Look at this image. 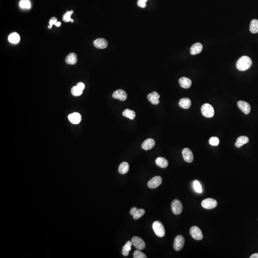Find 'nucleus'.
Listing matches in <instances>:
<instances>
[{
    "instance_id": "obj_11",
    "label": "nucleus",
    "mask_w": 258,
    "mask_h": 258,
    "mask_svg": "<svg viewBox=\"0 0 258 258\" xmlns=\"http://www.w3.org/2000/svg\"><path fill=\"white\" fill-rule=\"evenodd\" d=\"M182 155L184 160L187 163H191L194 159V155L192 151L189 148H184L182 151Z\"/></svg>"
},
{
    "instance_id": "obj_33",
    "label": "nucleus",
    "mask_w": 258,
    "mask_h": 258,
    "mask_svg": "<svg viewBox=\"0 0 258 258\" xmlns=\"http://www.w3.org/2000/svg\"><path fill=\"white\" fill-rule=\"evenodd\" d=\"M193 185H194V189L196 192L199 193L202 192V187L198 181H195Z\"/></svg>"
},
{
    "instance_id": "obj_3",
    "label": "nucleus",
    "mask_w": 258,
    "mask_h": 258,
    "mask_svg": "<svg viewBox=\"0 0 258 258\" xmlns=\"http://www.w3.org/2000/svg\"><path fill=\"white\" fill-rule=\"evenodd\" d=\"M201 113L204 117L206 118H212L214 115V110L212 105L208 103L203 104L201 107Z\"/></svg>"
},
{
    "instance_id": "obj_18",
    "label": "nucleus",
    "mask_w": 258,
    "mask_h": 258,
    "mask_svg": "<svg viewBox=\"0 0 258 258\" xmlns=\"http://www.w3.org/2000/svg\"><path fill=\"white\" fill-rule=\"evenodd\" d=\"M202 49H203V46L201 43H195L191 47L190 54L192 55L198 54L202 52Z\"/></svg>"
},
{
    "instance_id": "obj_24",
    "label": "nucleus",
    "mask_w": 258,
    "mask_h": 258,
    "mask_svg": "<svg viewBox=\"0 0 258 258\" xmlns=\"http://www.w3.org/2000/svg\"><path fill=\"white\" fill-rule=\"evenodd\" d=\"M133 245V243L132 241H128L124 246L123 247V250H122V254L124 256H127L129 254V252L131 250V247Z\"/></svg>"
},
{
    "instance_id": "obj_37",
    "label": "nucleus",
    "mask_w": 258,
    "mask_h": 258,
    "mask_svg": "<svg viewBox=\"0 0 258 258\" xmlns=\"http://www.w3.org/2000/svg\"><path fill=\"white\" fill-rule=\"evenodd\" d=\"M77 86H78V87H79L80 89H81L82 90H84L85 88V84H84L83 82L78 83Z\"/></svg>"
},
{
    "instance_id": "obj_32",
    "label": "nucleus",
    "mask_w": 258,
    "mask_h": 258,
    "mask_svg": "<svg viewBox=\"0 0 258 258\" xmlns=\"http://www.w3.org/2000/svg\"><path fill=\"white\" fill-rule=\"evenodd\" d=\"M134 258H146L147 256L143 252H141L140 250H136L134 253Z\"/></svg>"
},
{
    "instance_id": "obj_22",
    "label": "nucleus",
    "mask_w": 258,
    "mask_h": 258,
    "mask_svg": "<svg viewBox=\"0 0 258 258\" xmlns=\"http://www.w3.org/2000/svg\"><path fill=\"white\" fill-rule=\"evenodd\" d=\"M78 61V57L77 55L74 53H71L66 56V63L70 65H75Z\"/></svg>"
},
{
    "instance_id": "obj_39",
    "label": "nucleus",
    "mask_w": 258,
    "mask_h": 258,
    "mask_svg": "<svg viewBox=\"0 0 258 258\" xmlns=\"http://www.w3.org/2000/svg\"><path fill=\"white\" fill-rule=\"evenodd\" d=\"M61 22H56V24L55 26L57 27H59L61 26Z\"/></svg>"
},
{
    "instance_id": "obj_5",
    "label": "nucleus",
    "mask_w": 258,
    "mask_h": 258,
    "mask_svg": "<svg viewBox=\"0 0 258 258\" xmlns=\"http://www.w3.org/2000/svg\"><path fill=\"white\" fill-rule=\"evenodd\" d=\"M190 234L193 239L197 241H200L203 238L201 230L197 226H193L191 227L190 230Z\"/></svg>"
},
{
    "instance_id": "obj_21",
    "label": "nucleus",
    "mask_w": 258,
    "mask_h": 258,
    "mask_svg": "<svg viewBox=\"0 0 258 258\" xmlns=\"http://www.w3.org/2000/svg\"><path fill=\"white\" fill-rule=\"evenodd\" d=\"M249 141V139L248 137L246 136H241L237 138V141L235 144L237 148H240L245 144H247Z\"/></svg>"
},
{
    "instance_id": "obj_36",
    "label": "nucleus",
    "mask_w": 258,
    "mask_h": 258,
    "mask_svg": "<svg viewBox=\"0 0 258 258\" xmlns=\"http://www.w3.org/2000/svg\"><path fill=\"white\" fill-rule=\"evenodd\" d=\"M57 22V20L56 18L52 17V18L50 19V21H49V26L48 27V28H51L52 27V25H55Z\"/></svg>"
},
{
    "instance_id": "obj_1",
    "label": "nucleus",
    "mask_w": 258,
    "mask_h": 258,
    "mask_svg": "<svg viewBox=\"0 0 258 258\" xmlns=\"http://www.w3.org/2000/svg\"><path fill=\"white\" fill-rule=\"evenodd\" d=\"M252 65V61L250 57L248 56H242L237 61L236 64L237 68L240 71H243L250 69Z\"/></svg>"
},
{
    "instance_id": "obj_29",
    "label": "nucleus",
    "mask_w": 258,
    "mask_h": 258,
    "mask_svg": "<svg viewBox=\"0 0 258 258\" xmlns=\"http://www.w3.org/2000/svg\"><path fill=\"white\" fill-rule=\"evenodd\" d=\"M83 90L80 89L78 86H74L71 89V93L72 95L76 97L81 96L83 94Z\"/></svg>"
},
{
    "instance_id": "obj_23",
    "label": "nucleus",
    "mask_w": 258,
    "mask_h": 258,
    "mask_svg": "<svg viewBox=\"0 0 258 258\" xmlns=\"http://www.w3.org/2000/svg\"><path fill=\"white\" fill-rule=\"evenodd\" d=\"M155 163L158 166L163 168H167L168 165V162L163 157H158L155 160Z\"/></svg>"
},
{
    "instance_id": "obj_38",
    "label": "nucleus",
    "mask_w": 258,
    "mask_h": 258,
    "mask_svg": "<svg viewBox=\"0 0 258 258\" xmlns=\"http://www.w3.org/2000/svg\"><path fill=\"white\" fill-rule=\"evenodd\" d=\"M250 258H258V253H254V254H252V255H251V256H250Z\"/></svg>"
},
{
    "instance_id": "obj_6",
    "label": "nucleus",
    "mask_w": 258,
    "mask_h": 258,
    "mask_svg": "<svg viewBox=\"0 0 258 258\" xmlns=\"http://www.w3.org/2000/svg\"><path fill=\"white\" fill-rule=\"evenodd\" d=\"M171 208L174 214L179 215L183 210V206L179 200L174 199L172 203Z\"/></svg>"
},
{
    "instance_id": "obj_34",
    "label": "nucleus",
    "mask_w": 258,
    "mask_h": 258,
    "mask_svg": "<svg viewBox=\"0 0 258 258\" xmlns=\"http://www.w3.org/2000/svg\"><path fill=\"white\" fill-rule=\"evenodd\" d=\"M209 143L212 146H217L219 143V140L217 137H212L209 139Z\"/></svg>"
},
{
    "instance_id": "obj_31",
    "label": "nucleus",
    "mask_w": 258,
    "mask_h": 258,
    "mask_svg": "<svg viewBox=\"0 0 258 258\" xmlns=\"http://www.w3.org/2000/svg\"><path fill=\"white\" fill-rule=\"evenodd\" d=\"M20 6L22 8L29 9L31 7V3L28 0H22L20 2Z\"/></svg>"
},
{
    "instance_id": "obj_19",
    "label": "nucleus",
    "mask_w": 258,
    "mask_h": 258,
    "mask_svg": "<svg viewBox=\"0 0 258 258\" xmlns=\"http://www.w3.org/2000/svg\"><path fill=\"white\" fill-rule=\"evenodd\" d=\"M181 87L184 89H189L192 85V81L191 80L186 77H182L179 80Z\"/></svg>"
},
{
    "instance_id": "obj_28",
    "label": "nucleus",
    "mask_w": 258,
    "mask_h": 258,
    "mask_svg": "<svg viewBox=\"0 0 258 258\" xmlns=\"http://www.w3.org/2000/svg\"><path fill=\"white\" fill-rule=\"evenodd\" d=\"M123 116L131 119H134L135 117V112L134 110L129 109H126L123 111Z\"/></svg>"
},
{
    "instance_id": "obj_35",
    "label": "nucleus",
    "mask_w": 258,
    "mask_h": 258,
    "mask_svg": "<svg viewBox=\"0 0 258 258\" xmlns=\"http://www.w3.org/2000/svg\"><path fill=\"white\" fill-rule=\"evenodd\" d=\"M148 0H138L137 2V4L139 7L141 8H145L146 7V2Z\"/></svg>"
},
{
    "instance_id": "obj_17",
    "label": "nucleus",
    "mask_w": 258,
    "mask_h": 258,
    "mask_svg": "<svg viewBox=\"0 0 258 258\" xmlns=\"http://www.w3.org/2000/svg\"><path fill=\"white\" fill-rule=\"evenodd\" d=\"M155 145V141L153 139L149 138L144 141L142 144V147L144 150H149L153 148Z\"/></svg>"
},
{
    "instance_id": "obj_4",
    "label": "nucleus",
    "mask_w": 258,
    "mask_h": 258,
    "mask_svg": "<svg viewBox=\"0 0 258 258\" xmlns=\"http://www.w3.org/2000/svg\"><path fill=\"white\" fill-rule=\"evenodd\" d=\"M217 205V201L215 199L211 198H206L201 202V205L202 207L207 209H211L215 208Z\"/></svg>"
},
{
    "instance_id": "obj_26",
    "label": "nucleus",
    "mask_w": 258,
    "mask_h": 258,
    "mask_svg": "<svg viewBox=\"0 0 258 258\" xmlns=\"http://www.w3.org/2000/svg\"><path fill=\"white\" fill-rule=\"evenodd\" d=\"M8 40L11 43H12V44H17L20 40V37L18 34L14 32L9 35Z\"/></svg>"
},
{
    "instance_id": "obj_16",
    "label": "nucleus",
    "mask_w": 258,
    "mask_h": 258,
    "mask_svg": "<svg viewBox=\"0 0 258 258\" xmlns=\"http://www.w3.org/2000/svg\"><path fill=\"white\" fill-rule=\"evenodd\" d=\"M160 96L159 95V93H157L156 91H153L152 93L148 94L147 96V98L149 101L151 102L152 104L153 105H157L159 104L160 101H159V98Z\"/></svg>"
},
{
    "instance_id": "obj_40",
    "label": "nucleus",
    "mask_w": 258,
    "mask_h": 258,
    "mask_svg": "<svg viewBox=\"0 0 258 258\" xmlns=\"http://www.w3.org/2000/svg\"><path fill=\"white\" fill-rule=\"evenodd\" d=\"M71 22H74V20L72 19L71 21Z\"/></svg>"
},
{
    "instance_id": "obj_8",
    "label": "nucleus",
    "mask_w": 258,
    "mask_h": 258,
    "mask_svg": "<svg viewBox=\"0 0 258 258\" xmlns=\"http://www.w3.org/2000/svg\"><path fill=\"white\" fill-rule=\"evenodd\" d=\"M132 242L133 245L135 247L137 250H143L145 247V243L141 238L137 236H134L132 239Z\"/></svg>"
},
{
    "instance_id": "obj_7",
    "label": "nucleus",
    "mask_w": 258,
    "mask_h": 258,
    "mask_svg": "<svg viewBox=\"0 0 258 258\" xmlns=\"http://www.w3.org/2000/svg\"><path fill=\"white\" fill-rule=\"evenodd\" d=\"M185 239L182 235H178L174 239L173 242V248L177 251H180L184 247Z\"/></svg>"
},
{
    "instance_id": "obj_25",
    "label": "nucleus",
    "mask_w": 258,
    "mask_h": 258,
    "mask_svg": "<svg viewBox=\"0 0 258 258\" xmlns=\"http://www.w3.org/2000/svg\"><path fill=\"white\" fill-rule=\"evenodd\" d=\"M129 170V164L126 162L121 163L119 167V172L122 174H125Z\"/></svg>"
},
{
    "instance_id": "obj_15",
    "label": "nucleus",
    "mask_w": 258,
    "mask_h": 258,
    "mask_svg": "<svg viewBox=\"0 0 258 258\" xmlns=\"http://www.w3.org/2000/svg\"><path fill=\"white\" fill-rule=\"evenodd\" d=\"M94 46L99 49H104L107 47L108 42L104 38H98L93 42Z\"/></svg>"
},
{
    "instance_id": "obj_14",
    "label": "nucleus",
    "mask_w": 258,
    "mask_h": 258,
    "mask_svg": "<svg viewBox=\"0 0 258 258\" xmlns=\"http://www.w3.org/2000/svg\"><path fill=\"white\" fill-rule=\"evenodd\" d=\"M69 120L73 124H78L81 120V115L78 112H74L69 115L68 116Z\"/></svg>"
},
{
    "instance_id": "obj_27",
    "label": "nucleus",
    "mask_w": 258,
    "mask_h": 258,
    "mask_svg": "<svg viewBox=\"0 0 258 258\" xmlns=\"http://www.w3.org/2000/svg\"><path fill=\"white\" fill-rule=\"evenodd\" d=\"M250 31L252 34L258 33V20L257 19L252 20L251 22L250 27Z\"/></svg>"
},
{
    "instance_id": "obj_30",
    "label": "nucleus",
    "mask_w": 258,
    "mask_h": 258,
    "mask_svg": "<svg viewBox=\"0 0 258 258\" xmlns=\"http://www.w3.org/2000/svg\"><path fill=\"white\" fill-rule=\"evenodd\" d=\"M73 12L74 11L73 10L66 12L65 14L64 15L63 17V20L65 22H69L71 21L72 20V19L71 18V16L73 13Z\"/></svg>"
},
{
    "instance_id": "obj_2",
    "label": "nucleus",
    "mask_w": 258,
    "mask_h": 258,
    "mask_svg": "<svg viewBox=\"0 0 258 258\" xmlns=\"http://www.w3.org/2000/svg\"><path fill=\"white\" fill-rule=\"evenodd\" d=\"M153 229L158 237H163L165 235V229L161 222L159 221H154L153 224Z\"/></svg>"
},
{
    "instance_id": "obj_10",
    "label": "nucleus",
    "mask_w": 258,
    "mask_h": 258,
    "mask_svg": "<svg viewBox=\"0 0 258 258\" xmlns=\"http://www.w3.org/2000/svg\"><path fill=\"white\" fill-rule=\"evenodd\" d=\"M112 97L115 99L124 101L127 98V94L124 90H118L113 93Z\"/></svg>"
},
{
    "instance_id": "obj_9",
    "label": "nucleus",
    "mask_w": 258,
    "mask_h": 258,
    "mask_svg": "<svg viewBox=\"0 0 258 258\" xmlns=\"http://www.w3.org/2000/svg\"><path fill=\"white\" fill-rule=\"evenodd\" d=\"M162 178L160 176H156L151 179L148 183V187L150 188L154 189L157 188L161 184Z\"/></svg>"
},
{
    "instance_id": "obj_12",
    "label": "nucleus",
    "mask_w": 258,
    "mask_h": 258,
    "mask_svg": "<svg viewBox=\"0 0 258 258\" xmlns=\"http://www.w3.org/2000/svg\"><path fill=\"white\" fill-rule=\"evenodd\" d=\"M238 106L239 108L245 114H248L250 113L251 107L248 102L241 100L238 101Z\"/></svg>"
},
{
    "instance_id": "obj_13",
    "label": "nucleus",
    "mask_w": 258,
    "mask_h": 258,
    "mask_svg": "<svg viewBox=\"0 0 258 258\" xmlns=\"http://www.w3.org/2000/svg\"><path fill=\"white\" fill-rule=\"evenodd\" d=\"M144 209H138L135 207H133L130 210V214L133 216V217L134 219H138V218H140L144 215Z\"/></svg>"
},
{
    "instance_id": "obj_20",
    "label": "nucleus",
    "mask_w": 258,
    "mask_h": 258,
    "mask_svg": "<svg viewBox=\"0 0 258 258\" xmlns=\"http://www.w3.org/2000/svg\"><path fill=\"white\" fill-rule=\"evenodd\" d=\"M179 105L182 108L188 109L191 106V101L187 98H182L179 102Z\"/></svg>"
}]
</instances>
